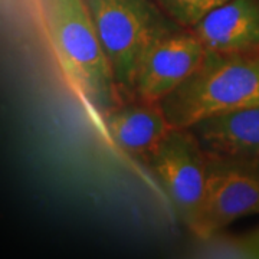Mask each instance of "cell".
<instances>
[{"label": "cell", "mask_w": 259, "mask_h": 259, "mask_svg": "<svg viewBox=\"0 0 259 259\" xmlns=\"http://www.w3.org/2000/svg\"><path fill=\"white\" fill-rule=\"evenodd\" d=\"M160 105L175 128H190L210 117L259 107V51H206L193 74Z\"/></svg>", "instance_id": "6da1fadb"}, {"label": "cell", "mask_w": 259, "mask_h": 259, "mask_svg": "<svg viewBox=\"0 0 259 259\" xmlns=\"http://www.w3.org/2000/svg\"><path fill=\"white\" fill-rule=\"evenodd\" d=\"M48 32L65 76L102 120L125 102L83 0H44Z\"/></svg>", "instance_id": "7a4b0ae2"}, {"label": "cell", "mask_w": 259, "mask_h": 259, "mask_svg": "<svg viewBox=\"0 0 259 259\" xmlns=\"http://www.w3.org/2000/svg\"><path fill=\"white\" fill-rule=\"evenodd\" d=\"M125 101L133 100L134 76L148 45L175 25L154 0H83Z\"/></svg>", "instance_id": "3957f363"}, {"label": "cell", "mask_w": 259, "mask_h": 259, "mask_svg": "<svg viewBox=\"0 0 259 259\" xmlns=\"http://www.w3.org/2000/svg\"><path fill=\"white\" fill-rule=\"evenodd\" d=\"M259 214V161L207 156L203 203L190 232L200 241Z\"/></svg>", "instance_id": "277c9868"}, {"label": "cell", "mask_w": 259, "mask_h": 259, "mask_svg": "<svg viewBox=\"0 0 259 259\" xmlns=\"http://www.w3.org/2000/svg\"><path fill=\"white\" fill-rule=\"evenodd\" d=\"M148 167L190 231L203 203L207 156L190 128H173L147 158Z\"/></svg>", "instance_id": "5b68a950"}, {"label": "cell", "mask_w": 259, "mask_h": 259, "mask_svg": "<svg viewBox=\"0 0 259 259\" xmlns=\"http://www.w3.org/2000/svg\"><path fill=\"white\" fill-rule=\"evenodd\" d=\"M206 49L187 29L177 28L153 40L140 59L133 100L160 104L193 74Z\"/></svg>", "instance_id": "8992f818"}, {"label": "cell", "mask_w": 259, "mask_h": 259, "mask_svg": "<svg viewBox=\"0 0 259 259\" xmlns=\"http://www.w3.org/2000/svg\"><path fill=\"white\" fill-rule=\"evenodd\" d=\"M190 32L206 51L245 54L259 51V0H226L200 19Z\"/></svg>", "instance_id": "52a82bcc"}, {"label": "cell", "mask_w": 259, "mask_h": 259, "mask_svg": "<svg viewBox=\"0 0 259 259\" xmlns=\"http://www.w3.org/2000/svg\"><path fill=\"white\" fill-rule=\"evenodd\" d=\"M104 122L112 141L122 151L144 160L173 128L160 104L140 100L122 102L104 118Z\"/></svg>", "instance_id": "ba28073f"}, {"label": "cell", "mask_w": 259, "mask_h": 259, "mask_svg": "<svg viewBox=\"0 0 259 259\" xmlns=\"http://www.w3.org/2000/svg\"><path fill=\"white\" fill-rule=\"evenodd\" d=\"M190 131L206 156L259 161V107L206 118Z\"/></svg>", "instance_id": "9c48e42d"}, {"label": "cell", "mask_w": 259, "mask_h": 259, "mask_svg": "<svg viewBox=\"0 0 259 259\" xmlns=\"http://www.w3.org/2000/svg\"><path fill=\"white\" fill-rule=\"evenodd\" d=\"M160 10L175 25L182 29H190L203 18L206 13L226 0H154Z\"/></svg>", "instance_id": "30bf717a"}, {"label": "cell", "mask_w": 259, "mask_h": 259, "mask_svg": "<svg viewBox=\"0 0 259 259\" xmlns=\"http://www.w3.org/2000/svg\"><path fill=\"white\" fill-rule=\"evenodd\" d=\"M242 236L246 242V245L249 246L253 259H259V226L256 229L248 232V233H245Z\"/></svg>", "instance_id": "8fae6325"}]
</instances>
